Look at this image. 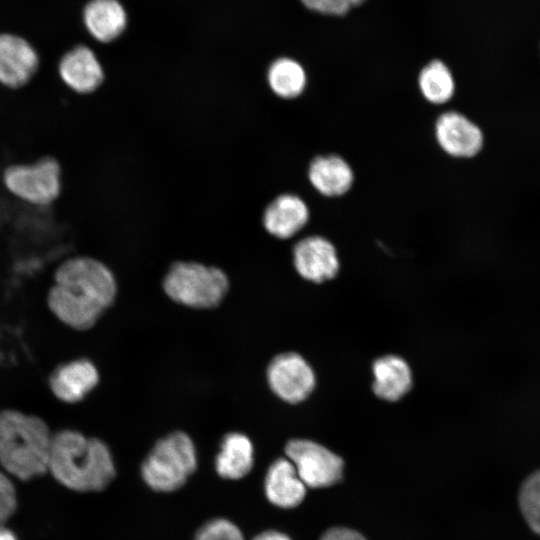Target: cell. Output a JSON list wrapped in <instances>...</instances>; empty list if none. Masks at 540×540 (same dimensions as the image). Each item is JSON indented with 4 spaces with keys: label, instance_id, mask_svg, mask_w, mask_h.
I'll return each mask as SVG.
<instances>
[{
    "label": "cell",
    "instance_id": "cell-1",
    "mask_svg": "<svg viewBox=\"0 0 540 540\" xmlns=\"http://www.w3.org/2000/svg\"><path fill=\"white\" fill-rule=\"evenodd\" d=\"M116 291L115 277L103 262L89 256H75L57 267L47 303L63 324L87 330L111 306Z\"/></svg>",
    "mask_w": 540,
    "mask_h": 540
},
{
    "label": "cell",
    "instance_id": "cell-2",
    "mask_svg": "<svg viewBox=\"0 0 540 540\" xmlns=\"http://www.w3.org/2000/svg\"><path fill=\"white\" fill-rule=\"evenodd\" d=\"M48 471L78 492L101 491L116 474L111 451L102 440L70 429L53 435Z\"/></svg>",
    "mask_w": 540,
    "mask_h": 540
},
{
    "label": "cell",
    "instance_id": "cell-3",
    "mask_svg": "<svg viewBox=\"0 0 540 540\" xmlns=\"http://www.w3.org/2000/svg\"><path fill=\"white\" fill-rule=\"evenodd\" d=\"M52 437L39 417L0 411V464L10 474L29 480L48 471Z\"/></svg>",
    "mask_w": 540,
    "mask_h": 540
},
{
    "label": "cell",
    "instance_id": "cell-4",
    "mask_svg": "<svg viewBox=\"0 0 540 540\" xmlns=\"http://www.w3.org/2000/svg\"><path fill=\"white\" fill-rule=\"evenodd\" d=\"M197 468V451L192 439L175 431L159 439L141 465L148 487L170 493L180 489Z\"/></svg>",
    "mask_w": 540,
    "mask_h": 540
},
{
    "label": "cell",
    "instance_id": "cell-5",
    "mask_svg": "<svg viewBox=\"0 0 540 540\" xmlns=\"http://www.w3.org/2000/svg\"><path fill=\"white\" fill-rule=\"evenodd\" d=\"M163 289L176 303L190 308L210 309L224 299L229 280L218 267L194 261H178L166 273Z\"/></svg>",
    "mask_w": 540,
    "mask_h": 540
},
{
    "label": "cell",
    "instance_id": "cell-6",
    "mask_svg": "<svg viewBox=\"0 0 540 540\" xmlns=\"http://www.w3.org/2000/svg\"><path fill=\"white\" fill-rule=\"evenodd\" d=\"M5 189L20 201L37 207L52 204L62 191V169L51 156L12 164L2 174Z\"/></svg>",
    "mask_w": 540,
    "mask_h": 540
},
{
    "label": "cell",
    "instance_id": "cell-7",
    "mask_svg": "<svg viewBox=\"0 0 540 540\" xmlns=\"http://www.w3.org/2000/svg\"><path fill=\"white\" fill-rule=\"evenodd\" d=\"M285 453L306 487H328L342 478V458L321 444L292 439L286 444Z\"/></svg>",
    "mask_w": 540,
    "mask_h": 540
},
{
    "label": "cell",
    "instance_id": "cell-8",
    "mask_svg": "<svg viewBox=\"0 0 540 540\" xmlns=\"http://www.w3.org/2000/svg\"><path fill=\"white\" fill-rule=\"evenodd\" d=\"M266 377L272 392L290 404L308 398L316 384L312 367L296 352L275 356L268 365Z\"/></svg>",
    "mask_w": 540,
    "mask_h": 540
},
{
    "label": "cell",
    "instance_id": "cell-9",
    "mask_svg": "<svg viewBox=\"0 0 540 540\" xmlns=\"http://www.w3.org/2000/svg\"><path fill=\"white\" fill-rule=\"evenodd\" d=\"M434 134L439 147L454 158H472L484 144L480 127L457 111L440 114L434 124Z\"/></svg>",
    "mask_w": 540,
    "mask_h": 540
},
{
    "label": "cell",
    "instance_id": "cell-10",
    "mask_svg": "<svg viewBox=\"0 0 540 540\" xmlns=\"http://www.w3.org/2000/svg\"><path fill=\"white\" fill-rule=\"evenodd\" d=\"M39 64V55L29 41L16 34H0V85L13 90L24 87Z\"/></svg>",
    "mask_w": 540,
    "mask_h": 540
},
{
    "label": "cell",
    "instance_id": "cell-11",
    "mask_svg": "<svg viewBox=\"0 0 540 540\" xmlns=\"http://www.w3.org/2000/svg\"><path fill=\"white\" fill-rule=\"evenodd\" d=\"M293 264L298 274L314 283L334 278L340 267L333 243L320 235L300 239L293 247Z\"/></svg>",
    "mask_w": 540,
    "mask_h": 540
},
{
    "label": "cell",
    "instance_id": "cell-12",
    "mask_svg": "<svg viewBox=\"0 0 540 540\" xmlns=\"http://www.w3.org/2000/svg\"><path fill=\"white\" fill-rule=\"evenodd\" d=\"M58 75L72 92L88 95L96 92L104 82V68L95 52L88 46L76 45L62 55Z\"/></svg>",
    "mask_w": 540,
    "mask_h": 540
},
{
    "label": "cell",
    "instance_id": "cell-13",
    "mask_svg": "<svg viewBox=\"0 0 540 540\" xmlns=\"http://www.w3.org/2000/svg\"><path fill=\"white\" fill-rule=\"evenodd\" d=\"M309 218V208L300 196L282 193L265 207L262 224L268 234L285 240L301 231Z\"/></svg>",
    "mask_w": 540,
    "mask_h": 540
},
{
    "label": "cell",
    "instance_id": "cell-14",
    "mask_svg": "<svg viewBox=\"0 0 540 540\" xmlns=\"http://www.w3.org/2000/svg\"><path fill=\"white\" fill-rule=\"evenodd\" d=\"M98 382L96 366L85 358L58 366L49 377V387L55 397L70 404L84 399Z\"/></svg>",
    "mask_w": 540,
    "mask_h": 540
},
{
    "label": "cell",
    "instance_id": "cell-15",
    "mask_svg": "<svg viewBox=\"0 0 540 540\" xmlns=\"http://www.w3.org/2000/svg\"><path fill=\"white\" fill-rule=\"evenodd\" d=\"M307 177L312 187L325 197L343 196L354 183L352 167L336 154L313 158L308 166Z\"/></svg>",
    "mask_w": 540,
    "mask_h": 540
},
{
    "label": "cell",
    "instance_id": "cell-16",
    "mask_svg": "<svg viewBox=\"0 0 540 540\" xmlns=\"http://www.w3.org/2000/svg\"><path fill=\"white\" fill-rule=\"evenodd\" d=\"M83 22L96 41L110 43L126 30L128 14L119 0H90L83 9Z\"/></svg>",
    "mask_w": 540,
    "mask_h": 540
},
{
    "label": "cell",
    "instance_id": "cell-17",
    "mask_svg": "<svg viewBox=\"0 0 540 540\" xmlns=\"http://www.w3.org/2000/svg\"><path fill=\"white\" fill-rule=\"evenodd\" d=\"M265 495L280 508L298 506L306 495V485L288 458L276 459L268 468L264 480Z\"/></svg>",
    "mask_w": 540,
    "mask_h": 540
},
{
    "label": "cell",
    "instance_id": "cell-18",
    "mask_svg": "<svg viewBox=\"0 0 540 540\" xmlns=\"http://www.w3.org/2000/svg\"><path fill=\"white\" fill-rule=\"evenodd\" d=\"M372 389L379 398L394 402L405 396L412 387V371L400 356L386 355L372 365Z\"/></svg>",
    "mask_w": 540,
    "mask_h": 540
},
{
    "label": "cell",
    "instance_id": "cell-19",
    "mask_svg": "<svg viewBox=\"0 0 540 540\" xmlns=\"http://www.w3.org/2000/svg\"><path fill=\"white\" fill-rule=\"evenodd\" d=\"M254 465V448L245 434H226L215 459L217 474L227 480H239L247 476Z\"/></svg>",
    "mask_w": 540,
    "mask_h": 540
},
{
    "label": "cell",
    "instance_id": "cell-20",
    "mask_svg": "<svg viewBox=\"0 0 540 540\" xmlns=\"http://www.w3.org/2000/svg\"><path fill=\"white\" fill-rule=\"evenodd\" d=\"M266 80L274 95L284 100H292L304 92L307 75L297 60L280 57L269 65Z\"/></svg>",
    "mask_w": 540,
    "mask_h": 540
},
{
    "label": "cell",
    "instance_id": "cell-21",
    "mask_svg": "<svg viewBox=\"0 0 540 540\" xmlns=\"http://www.w3.org/2000/svg\"><path fill=\"white\" fill-rule=\"evenodd\" d=\"M418 87L423 98L434 105L449 102L455 93V80L448 66L435 59L426 64L418 75Z\"/></svg>",
    "mask_w": 540,
    "mask_h": 540
},
{
    "label": "cell",
    "instance_id": "cell-22",
    "mask_svg": "<svg viewBox=\"0 0 540 540\" xmlns=\"http://www.w3.org/2000/svg\"><path fill=\"white\" fill-rule=\"evenodd\" d=\"M521 512L530 528L540 535V470L523 482L519 493Z\"/></svg>",
    "mask_w": 540,
    "mask_h": 540
},
{
    "label": "cell",
    "instance_id": "cell-23",
    "mask_svg": "<svg viewBox=\"0 0 540 540\" xmlns=\"http://www.w3.org/2000/svg\"><path fill=\"white\" fill-rule=\"evenodd\" d=\"M194 540H245V538L233 522L215 518L200 527Z\"/></svg>",
    "mask_w": 540,
    "mask_h": 540
},
{
    "label": "cell",
    "instance_id": "cell-24",
    "mask_svg": "<svg viewBox=\"0 0 540 540\" xmlns=\"http://www.w3.org/2000/svg\"><path fill=\"white\" fill-rule=\"evenodd\" d=\"M365 0H301L312 11L327 15H344L351 7L362 4Z\"/></svg>",
    "mask_w": 540,
    "mask_h": 540
},
{
    "label": "cell",
    "instance_id": "cell-25",
    "mask_svg": "<svg viewBox=\"0 0 540 540\" xmlns=\"http://www.w3.org/2000/svg\"><path fill=\"white\" fill-rule=\"evenodd\" d=\"M321 540H366L360 533L344 528L334 527L326 531Z\"/></svg>",
    "mask_w": 540,
    "mask_h": 540
},
{
    "label": "cell",
    "instance_id": "cell-26",
    "mask_svg": "<svg viewBox=\"0 0 540 540\" xmlns=\"http://www.w3.org/2000/svg\"><path fill=\"white\" fill-rule=\"evenodd\" d=\"M17 506L16 495L0 494V526L12 516Z\"/></svg>",
    "mask_w": 540,
    "mask_h": 540
},
{
    "label": "cell",
    "instance_id": "cell-27",
    "mask_svg": "<svg viewBox=\"0 0 540 540\" xmlns=\"http://www.w3.org/2000/svg\"><path fill=\"white\" fill-rule=\"evenodd\" d=\"M252 540H291V539L282 532L268 530V531H263L260 534L256 535Z\"/></svg>",
    "mask_w": 540,
    "mask_h": 540
},
{
    "label": "cell",
    "instance_id": "cell-28",
    "mask_svg": "<svg viewBox=\"0 0 540 540\" xmlns=\"http://www.w3.org/2000/svg\"><path fill=\"white\" fill-rule=\"evenodd\" d=\"M0 494L16 495L15 488L11 480L0 471Z\"/></svg>",
    "mask_w": 540,
    "mask_h": 540
},
{
    "label": "cell",
    "instance_id": "cell-29",
    "mask_svg": "<svg viewBox=\"0 0 540 540\" xmlns=\"http://www.w3.org/2000/svg\"><path fill=\"white\" fill-rule=\"evenodd\" d=\"M0 540H17V538L11 530L0 526Z\"/></svg>",
    "mask_w": 540,
    "mask_h": 540
}]
</instances>
